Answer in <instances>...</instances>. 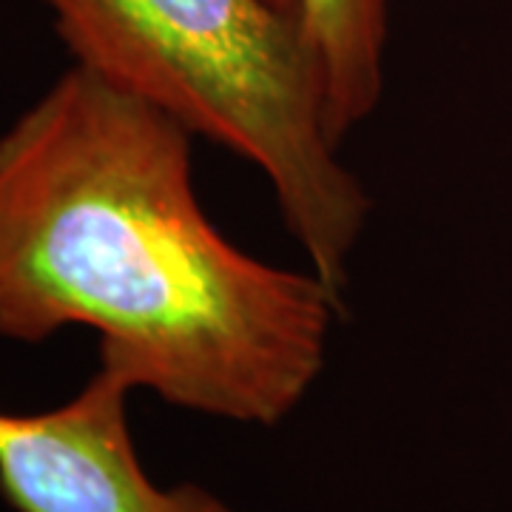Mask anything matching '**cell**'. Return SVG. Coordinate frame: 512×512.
<instances>
[{
  "label": "cell",
  "instance_id": "1",
  "mask_svg": "<svg viewBox=\"0 0 512 512\" xmlns=\"http://www.w3.org/2000/svg\"><path fill=\"white\" fill-rule=\"evenodd\" d=\"M345 296L245 254L205 217L194 134L72 63L0 134V336L100 333V365L214 419L279 424Z\"/></svg>",
  "mask_w": 512,
  "mask_h": 512
},
{
  "label": "cell",
  "instance_id": "2",
  "mask_svg": "<svg viewBox=\"0 0 512 512\" xmlns=\"http://www.w3.org/2000/svg\"><path fill=\"white\" fill-rule=\"evenodd\" d=\"M74 63L262 171L293 242L345 296L370 217L330 137L308 37L282 0H40Z\"/></svg>",
  "mask_w": 512,
  "mask_h": 512
},
{
  "label": "cell",
  "instance_id": "3",
  "mask_svg": "<svg viewBox=\"0 0 512 512\" xmlns=\"http://www.w3.org/2000/svg\"><path fill=\"white\" fill-rule=\"evenodd\" d=\"M134 387L100 365L72 402L0 413V495L18 512H234L197 484L160 487L134 453Z\"/></svg>",
  "mask_w": 512,
  "mask_h": 512
},
{
  "label": "cell",
  "instance_id": "4",
  "mask_svg": "<svg viewBox=\"0 0 512 512\" xmlns=\"http://www.w3.org/2000/svg\"><path fill=\"white\" fill-rule=\"evenodd\" d=\"M308 37L330 137L345 146L384 94V52L393 0H282Z\"/></svg>",
  "mask_w": 512,
  "mask_h": 512
}]
</instances>
